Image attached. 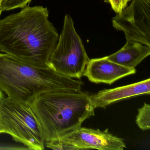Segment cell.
<instances>
[{"label":"cell","instance_id":"obj_1","mask_svg":"<svg viewBox=\"0 0 150 150\" xmlns=\"http://www.w3.org/2000/svg\"><path fill=\"white\" fill-rule=\"evenodd\" d=\"M47 8L26 6L0 20V52L35 65L49 67L59 36Z\"/></svg>","mask_w":150,"mask_h":150},{"label":"cell","instance_id":"obj_2","mask_svg":"<svg viewBox=\"0 0 150 150\" xmlns=\"http://www.w3.org/2000/svg\"><path fill=\"white\" fill-rule=\"evenodd\" d=\"M83 85L80 79L65 77L50 67L35 65L0 53V89L9 98L29 103L42 93L79 91Z\"/></svg>","mask_w":150,"mask_h":150},{"label":"cell","instance_id":"obj_3","mask_svg":"<svg viewBox=\"0 0 150 150\" xmlns=\"http://www.w3.org/2000/svg\"><path fill=\"white\" fill-rule=\"evenodd\" d=\"M28 104L42 125L45 142L75 130L95 115L90 95L81 90L45 92Z\"/></svg>","mask_w":150,"mask_h":150},{"label":"cell","instance_id":"obj_4","mask_svg":"<svg viewBox=\"0 0 150 150\" xmlns=\"http://www.w3.org/2000/svg\"><path fill=\"white\" fill-rule=\"evenodd\" d=\"M7 133L30 149H44L42 125L28 103L7 97L0 101V133Z\"/></svg>","mask_w":150,"mask_h":150},{"label":"cell","instance_id":"obj_5","mask_svg":"<svg viewBox=\"0 0 150 150\" xmlns=\"http://www.w3.org/2000/svg\"><path fill=\"white\" fill-rule=\"evenodd\" d=\"M89 59L72 19L66 15L57 43L50 57L49 67L65 77L80 79Z\"/></svg>","mask_w":150,"mask_h":150},{"label":"cell","instance_id":"obj_6","mask_svg":"<svg viewBox=\"0 0 150 150\" xmlns=\"http://www.w3.org/2000/svg\"><path fill=\"white\" fill-rule=\"evenodd\" d=\"M112 23L115 28L124 33L126 41L150 46V0H132Z\"/></svg>","mask_w":150,"mask_h":150},{"label":"cell","instance_id":"obj_7","mask_svg":"<svg viewBox=\"0 0 150 150\" xmlns=\"http://www.w3.org/2000/svg\"><path fill=\"white\" fill-rule=\"evenodd\" d=\"M108 131L80 127L57 138L71 146L74 150H123L126 148L122 139Z\"/></svg>","mask_w":150,"mask_h":150},{"label":"cell","instance_id":"obj_8","mask_svg":"<svg viewBox=\"0 0 150 150\" xmlns=\"http://www.w3.org/2000/svg\"><path fill=\"white\" fill-rule=\"evenodd\" d=\"M136 73L135 68L123 66L110 61L105 57L89 59L83 75L93 83L111 85L122 78Z\"/></svg>","mask_w":150,"mask_h":150},{"label":"cell","instance_id":"obj_9","mask_svg":"<svg viewBox=\"0 0 150 150\" xmlns=\"http://www.w3.org/2000/svg\"><path fill=\"white\" fill-rule=\"evenodd\" d=\"M150 93V79L111 89H105L90 95L95 108H105L111 103L141 95Z\"/></svg>","mask_w":150,"mask_h":150},{"label":"cell","instance_id":"obj_10","mask_svg":"<svg viewBox=\"0 0 150 150\" xmlns=\"http://www.w3.org/2000/svg\"><path fill=\"white\" fill-rule=\"evenodd\" d=\"M150 54V46L138 42L126 41L120 50L107 56L109 60L125 67L135 68Z\"/></svg>","mask_w":150,"mask_h":150},{"label":"cell","instance_id":"obj_11","mask_svg":"<svg viewBox=\"0 0 150 150\" xmlns=\"http://www.w3.org/2000/svg\"><path fill=\"white\" fill-rule=\"evenodd\" d=\"M136 122L139 128L145 131L150 129V105L144 103V106L138 110Z\"/></svg>","mask_w":150,"mask_h":150},{"label":"cell","instance_id":"obj_12","mask_svg":"<svg viewBox=\"0 0 150 150\" xmlns=\"http://www.w3.org/2000/svg\"><path fill=\"white\" fill-rule=\"evenodd\" d=\"M31 0H3L1 4V11H9L18 8H23Z\"/></svg>","mask_w":150,"mask_h":150},{"label":"cell","instance_id":"obj_13","mask_svg":"<svg viewBox=\"0 0 150 150\" xmlns=\"http://www.w3.org/2000/svg\"><path fill=\"white\" fill-rule=\"evenodd\" d=\"M131 1V0H104V1L109 3L113 11L116 13L118 14L127 7L128 2Z\"/></svg>","mask_w":150,"mask_h":150},{"label":"cell","instance_id":"obj_14","mask_svg":"<svg viewBox=\"0 0 150 150\" xmlns=\"http://www.w3.org/2000/svg\"><path fill=\"white\" fill-rule=\"evenodd\" d=\"M5 98V96H4V93H3V91H1L0 89V101L3 98Z\"/></svg>","mask_w":150,"mask_h":150},{"label":"cell","instance_id":"obj_15","mask_svg":"<svg viewBox=\"0 0 150 150\" xmlns=\"http://www.w3.org/2000/svg\"><path fill=\"white\" fill-rule=\"evenodd\" d=\"M2 1H3V0H0V15L1 14V12H2L1 10V4Z\"/></svg>","mask_w":150,"mask_h":150}]
</instances>
